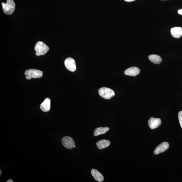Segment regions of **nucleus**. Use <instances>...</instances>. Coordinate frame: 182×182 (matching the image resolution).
Here are the masks:
<instances>
[{"label":"nucleus","instance_id":"1","mask_svg":"<svg viewBox=\"0 0 182 182\" xmlns=\"http://www.w3.org/2000/svg\"><path fill=\"white\" fill-rule=\"evenodd\" d=\"M49 49V47L43 42L39 41L36 44L34 50L37 56L43 55L46 54Z\"/></svg>","mask_w":182,"mask_h":182},{"label":"nucleus","instance_id":"2","mask_svg":"<svg viewBox=\"0 0 182 182\" xmlns=\"http://www.w3.org/2000/svg\"><path fill=\"white\" fill-rule=\"evenodd\" d=\"M4 12L7 15L11 14L14 11L15 4L13 0H6V3H2Z\"/></svg>","mask_w":182,"mask_h":182},{"label":"nucleus","instance_id":"3","mask_svg":"<svg viewBox=\"0 0 182 182\" xmlns=\"http://www.w3.org/2000/svg\"><path fill=\"white\" fill-rule=\"evenodd\" d=\"M43 72L36 69H30L27 70L25 72L26 78L29 80L32 78H40L43 76Z\"/></svg>","mask_w":182,"mask_h":182},{"label":"nucleus","instance_id":"4","mask_svg":"<svg viewBox=\"0 0 182 182\" xmlns=\"http://www.w3.org/2000/svg\"><path fill=\"white\" fill-rule=\"evenodd\" d=\"M99 94L100 96L107 100L110 99L115 95L113 90L110 88L105 87L100 88Z\"/></svg>","mask_w":182,"mask_h":182},{"label":"nucleus","instance_id":"5","mask_svg":"<svg viewBox=\"0 0 182 182\" xmlns=\"http://www.w3.org/2000/svg\"><path fill=\"white\" fill-rule=\"evenodd\" d=\"M62 143L65 148L71 149L75 148V143L73 139L71 137L65 136L62 140Z\"/></svg>","mask_w":182,"mask_h":182},{"label":"nucleus","instance_id":"6","mask_svg":"<svg viewBox=\"0 0 182 182\" xmlns=\"http://www.w3.org/2000/svg\"><path fill=\"white\" fill-rule=\"evenodd\" d=\"M64 65L67 69L69 71L74 72L76 71V62L73 58L71 57L67 58L64 61Z\"/></svg>","mask_w":182,"mask_h":182},{"label":"nucleus","instance_id":"7","mask_svg":"<svg viewBox=\"0 0 182 182\" xmlns=\"http://www.w3.org/2000/svg\"><path fill=\"white\" fill-rule=\"evenodd\" d=\"M149 126L152 129H154L159 127L161 124L162 121L160 118H151L148 121Z\"/></svg>","mask_w":182,"mask_h":182},{"label":"nucleus","instance_id":"8","mask_svg":"<svg viewBox=\"0 0 182 182\" xmlns=\"http://www.w3.org/2000/svg\"><path fill=\"white\" fill-rule=\"evenodd\" d=\"M169 146V144L168 142H163L155 148L154 151V153L155 155H158L161 153L164 152L168 149Z\"/></svg>","mask_w":182,"mask_h":182},{"label":"nucleus","instance_id":"9","mask_svg":"<svg viewBox=\"0 0 182 182\" xmlns=\"http://www.w3.org/2000/svg\"><path fill=\"white\" fill-rule=\"evenodd\" d=\"M140 71V70L138 67H130L126 70L124 73L127 76H135L138 75Z\"/></svg>","mask_w":182,"mask_h":182},{"label":"nucleus","instance_id":"10","mask_svg":"<svg viewBox=\"0 0 182 182\" xmlns=\"http://www.w3.org/2000/svg\"><path fill=\"white\" fill-rule=\"evenodd\" d=\"M91 174L95 180L100 182L103 181L104 180V177L102 174L95 169H92L91 170Z\"/></svg>","mask_w":182,"mask_h":182},{"label":"nucleus","instance_id":"11","mask_svg":"<svg viewBox=\"0 0 182 182\" xmlns=\"http://www.w3.org/2000/svg\"><path fill=\"white\" fill-rule=\"evenodd\" d=\"M172 36L176 38H179L182 36V28L175 27L171 29Z\"/></svg>","mask_w":182,"mask_h":182},{"label":"nucleus","instance_id":"12","mask_svg":"<svg viewBox=\"0 0 182 182\" xmlns=\"http://www.w3.org/2000/svg\"><path fill=\"white\" fill-rule=\"evenodd\" d=\"M51 100L49 98H47L40 105V108L42 111L47 112L50 110L51 107Z\"/></svg>","mask_w":182,"mask_h":182},{"label":"nucleus","instance_id":"13","mask_svg":"<svg viewBox=\"0 0 182 182\" xmlns=\"http://www.w3.org/2000/svg\"><path fill=\"white\" fill-rule=\"evenodd\" d=\"M111 142L108 140H100L96 143L97 146L99 149H102L108 147L110 145Z\"/></svg>","mask_w":182,"mask_h":182},{"label":"nucleus","instance_id":"14","mask_svg":"<svg viewBox=\"0 0 182 182\" xmlns=\"http://www.w3.org/2000/svg\"><path fill=\"white\" fill-rule=\"evenodd\" d=\"M109 130L110 128L107 127L97 128L95 130L94 134L95 136H97L100 135L104 134L106 133Z\"/></svg>","mask_w":182,"mask_h":182},{"label":"nucleus","instance_id":"15","mask_svg":"<svg viewBox=\"0 0 182 182\" xmlns=\"http://www.w3.org/2000/svg\"><path fill=\"white\" fill-rule=\"evenodd\" d=\"M149 60L153 64H159L162 61V58L157 55L153 54L149 56Z\"/></svg>","mask_w":182,"mask_h":182},{"label":"nucleus","instance_id":"16","mask_svg":"<svg viewBox=\"0 0 182 182\" xmlns=\"http://www.w3.org/2000/svg\"><path fill=\"white\" fill-rule=\"evenodd\" d=\"M178 118L181 126L182 128V111H180L178 114Z\"/></svg>","mask_w":182,"mask_h":182},{"label":"nucleus","instance_id":"17","mask_svg":"<svg viewBox=\"0 0 182 182\" xmlns=\"http://www.w3.org/2000/svg\"><path fill=\"white\" fill-rule=\"evenodd\" d=\"M178 13L179 14L182 15V9L179 10L178 11Z\"/></svg>","mask_w":182,"mask_h":182},{"label":"nucleus","instance_id":"18","mask_svg":"<svg viewBox=\"0 0 182 182\" xmlns=\"http://www.w3.org/2000/svg\"><path fill=\"white\" fill-rule=\"evenodd\" d=\"M125 1L127 2H131L132 1H135V0H125Z\"/></svg>","mask_w":182,"mask_h":182},{"label":"nucleus","instance_id":"19","mask_svg":"<svg viewBox=\"0 0 182 182\" xmlns=\"http://www.w3.org/2000/svg\"><path fill=\"white\" fill-rule=\"evenodd\" d=\"M13 181L12 179H10L8 180L7 181V182H13Z\"/></svg>","mask_w":182,"mask_h":182},{"label":"nucleus","instance_id":"20","mask_svg":"<svg viewBox=\"0 0 182 182\" xmlns=\"http://www.w3.org/2000/svg\"><path fill=\"white\" fill-rule=\"evenodd\" d=\"M0 171H1V174H0V176H1V174L2 173V171H1V170H0Z\"/></svg>","mask_w":182,"mask_h":182}]
</instances>
